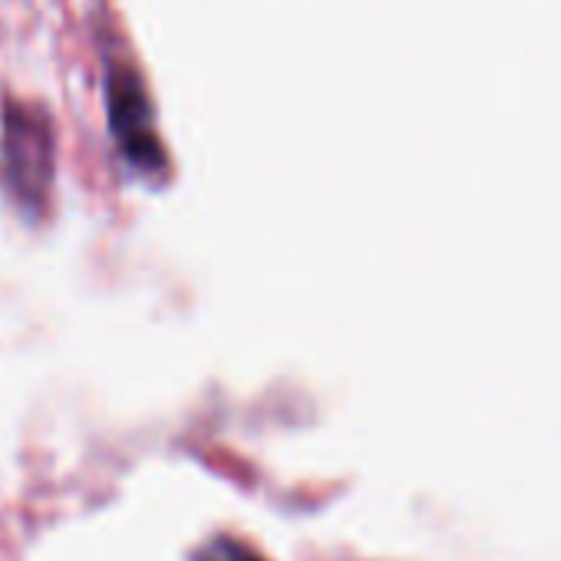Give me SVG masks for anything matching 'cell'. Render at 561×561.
Here are the masks:
<instances>
[{"instance_id": "obj_1", "label": "cell", "mask_w": 561, "mask_h": 561, "mask_svg": "<svg viewBox=\"0 0 561 561\" xmlns=\"http://www.w3.org/2000/svg\"><path fill=\"white\" fill-rule=\"evenodd\" d=\"M110 106H113V126L126 152L146 165H159V146L152 136V116L146 93L133 73H116L110 87Z\"/></svg>"}, {"instance_id": "obj_2", "label": "cell", "mask_w": 561, "mask_h": 561, "mask_svg": "<svg viewBox=\"0 0 561 561\" xmlns=\"http://www.w3.org/2000/svg\"><path fill=\"white\" fill-rule=\"evenodd\" d=\"M195 561H261L251 548H244L241 541L234 538H211L198 554Z\"/></svg>"}]
</instances>
